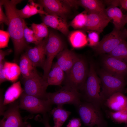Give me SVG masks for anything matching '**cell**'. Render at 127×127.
<instances>
[{"label":"cell","mask_w":127,"mask_h":127,"mask_svg":"<svg viewBox=\"0 0 127 127\" xmlns=\"http://www.w3.org/2000/svg\"><path fill=\"white\" fill-rule=\"evenodd\" d=\"M20 0H3L6 14L8 19V32L12 41L15 54L18 56L25 48L27 43L24 39V24L25 21L19 14L16 5Z\"/></svg>","instance_id":"1"},{"label":"cell","mask_w":127,"mask_h":127,"mask_svg":"<svg viewBox=\"0 0 127 127\" xmlns=\"http://www.w3.org/2000/svg\"><path fill=\"white\" fill-rule=\"evenodd\" d=\"M100 79L98 77L92 62L90 63L87 77L85 84L80 90L81 99L99 109L104 102L100 91Z\"/></svg>","instance_id":"2"},{"label":"cell","mask_w":127,"mask_h":127,"mask_svg":"<svg viewBox=\"0 0 127 127\" xmlns=\"http://www.w3.org/2000/svg\"><path fill=\"white\" fill-rule=\"evenodd\" d=\"M89 71L87 64L84 58L79 56L70 70L66 73L63 83L79 91L83 88Z\"/></svg>","instance_id":"3"},{"label":"cell","mask_w":127,"mask_h":127,"mask_svg":"<svg viewBox=\"0 0 127 127\" xmlns=\"http://www.w3.org/2000/svg\"><path fill=\"white\" fill-rule=\"evenodd\" d=\"M98 73L102 84L101 95L104 101L115 93L126 92L127 82L124 78L113 75L104 69L99 70Z\"/></svg>","instance_id":"4"},{"label":"cell","mask_w":127,"mask_h":127,"mask_svg":"<svg viewBox=\"0 0 127 127\" xmlns=\"http://www.w3.org/2000/svg\"><path fill=\"white\" fill-rule=\"evenodd\" d=\"M75 107L81 120L85 126L88 127H93L95 125L100 127L107 126V123L100 109L85 101H81Z\"/></svg>","instance_id":"5"},{"label":"cell","mask_w":127,"mask_h":127,"mask_svg":"<svg viewBox=\"0 0 127 127\" xmlns=\"http://www.w3.org/2000/svg\"><path fill=\"white\" fill-rule=\"evenodd\" d=\"M47 97L52 105L63 106L65 104H69L75 107L80 103L82 99L79 91L65 85L56 92L47 93Z\"/></svg>","instance_id":"6"},{"label":"cell","mask_w":127,"mask_h":127,"mask_svg":"<svg viewBox=\"0 0 127 127\" xmlns=\"http://www.w3.org/2000/svg\"><path fill=\"white\" fill-rule=\"evenodd\" d=\"M63 44L57 34L52 31L49 32L46 46V58L43 69L44 73L42 77L47 81L54 58L63 50Z\"/></svg>","instance_id":"7"},{"label":"cell","mask_w":127,"mask_h":127,"mask_svg":"<svg viewBox=\"0 0 127 127\" xmlns=\"http://www.w3.org/2000/svg\"><path fill=\"white\" fill-rule=\"evenodd\" d=\"M127 38V30L124 28L118 30L114 28L93 48L98 54H109Z\"/></svg>","instance_id":"8"},{"label":"cell","mask_w":127,"mask_h":127,"mask_svg":"<svg viewBox=\"0 0 127 127\" xmlns=\"http://www.w3.org/2000/svg\"><path fill=\"white\" fill-rule=\"evenodd\" d=\"M24 79V93L40 99L47 100L46 91L48 85L47 81L37 73Z\"/></svg>","instance_id":"9"},{"label":"cell","mask_w":127,"mask_h":127,"mask_svg":"<svg viewBox=\"0 0 127 127\" xmlns=\"http://www.w3.org/2000/svg\"><path fill=\"white\" fill-rule=\"evenodd\" d=\"M52 105L47 100L42 99L28 95L24 92L20 96L19 107L33 113L43 115L50 111Z\"/></svg>","instance_id":"10"},{"label":"cell","mask_w":127,"mask_h":127,"mask_svg":"<svg viewBox=\"0 0 127 127\" xmlns=\"http://www.w3.org/2000/svg\"><path fill=\"white\" fill-rule=\"evenodd\" d=\"M19 104L13 103L4 112L0 120V127H32L29 122L24 121L19 111Z\"/></svg>","instance_id":"11"},{"label":"cell","mask_w":127,"mask_h":127,"mask_svg":"<svg viewBox=\"0 0 127 127\" xmlns=\"http://www.w3.org/2000/svg\"><path fill=\"white\" fill-rule=\"evenodd\" d=\"M104 70L110 74L124 78L127 75V64L109 54L105 55L102 59Z\"/></svg>","instance_id":"12"},{"label":"cell","mask_w":127,"mask_h":127,"mask_svg":"<svg viewBox=\"0 0 127 127\" xmlns=\"http://www.w3.org/2000/svg\"><path fill=\"white\" fill-rule=\"evenodd\" d=\"M38 1L48 15L57 16L65 20L66 16L70 13V7L63 0H40Z\"/></svg>","instance_id":"13"},{"label":"cell","mask_w":127,"mask_h":127,"mask_svg":"<svg viewBox=\"0 0 127 127\" xmlns=\"http://www.w3.org/2000/svg\"><path fill=\"white\" fill-rule=\"evenodd\" d=\"M110 21L105 12L88 13L84 28L87 30L95 31L99 34L103 31Z\"/></svg>","instance_id":"14"},{"label":"cell","mask_w":127,"mask_h":127,"mask_svg":"<svg viewBox=\"0 0 127 127\" xmlns=\"http://www.w3.org/2000/svg\"><path fill=\"white\" fill-rule=\"evenodd\" d=\"M48 37L35 47L29 49L25 53L36 67L43 66L46 59V46Z\"/></svg>","instance_id":"15"},{"label":"cell","mask_w":127,"mask_h":127,"mask_svg":"<svg viewBox=\"0 0 127 127\" xmlns=\"http://www.w3.org/2000/svg\"><path fill=\"white\" fill-rule=\"evenodd\" d=\"M80 56L67 49L63 50L56 56L57 65L66 73L71 68Z\"/></svg>","instance_id":"16"},{"label":"cell","mask_w":127,"mask_h":127,"mask_svg":"<svg viewBox=\"0 0 127 127\" xmlns=\"http://www.w3.org/2000/svg\"><path fill=\"white\" fill-rule=\"evenodd\" d=\"M40 15L43 16V23L47 26L59 31L65 36L68 35V26L65 20L55 15Z\"/></svg>","instance_id":"17"},{"label":"cell","mask_w":127,"mask_h":127,"mask_svg":"<svg viewBox=\"0 0 127 127\" xmlns=\"http://www.w3.org/2000/svg\"><path fill=\"white\" fill-rule=\"evenodd\" d=\"M20 17L24 19L29 18L36 14L47 15L48 14L44 11L42 6L39 3H36L32 0H29L27 4L22 9H17Z\"/></svg>","instance_id":"18"},{"label":"cell","mask_w":127,"mask_h":127,"mask_svg":"<svg viewBox=\"0 0 127 127\" xmlns=\"http://www.w3.org/2000/svg\"><path fill=\"white\" fill-rule=\"evenodd\" d=\"M105 101L106 106L115 111L125 109L127 105V96L120 92L113 94Z\"/></svg>","instance_id":"19"},{"label":"cell","mask_w":127,"mask_h":127,"mask_svg":"<svg viewBox=\"0 0 127 127\" xmlns=\"http://www.w3.org/2000/svg\"><path fill=\"white\" fill-rule=\"evenodd\" d=\"M76 5L83 7L88 14L104 12L105 8L103 1L98 0H75Z\"/></svg>","instance_id":"20"},{"label":"cell","mask_w":127,"mask_h":127,"mask_svg":"<svg viewBox=\"0 0 127 127\" xmlns=\"http://www.w3.org/2000/svg\"><path fill=\"white\" fill-rule=\"evenodd\" d=\"M20 81L14 83L5 92L3 101L5 105L11 103L21 95L23 92Z\"/></svg>","instance_id":"21"},{"label":"cell","mask_w":127,"mask_h":127,"mask_svg":"<svg viewBox=\"0 0 127 127\" xmlns=\"http://www.w3.org/2000/svg\"><path fill=\"white\" fill-rule=\"evenodd\" d=\"M64 78V71L56 63L53 64L47 79L48 86L60 85L63 83Z\"/></svg>","instance_id":"22"},{"label":"cell","mask_w":127,"mask_h":127,"mask_svg":"<svg viewBox=\"0 0 127 127\" xmlns=\"http://www.w3.org/2000/svg\"><path fill=\"white\" fill-rule=\"evenodd\" d=\"M19 67L24 79L27 78L37 73L36 67L27 56L23 54L20 59Z\"/></svg>","instance_id":"23"},{"label":"cell","mask_w":127,"mask_h":127,"mask_svg":"<svg viewBox=\"0 0 127 127\" xmlns=\"http://www.w3.org/2000/svg\"><path fill=\"white\" fill-rule=\"evenodd\" d=\"M71 112L64 108L63 105L57 106L51 111L54 123V127H62Z\"/></svg>","instance_id":"24"},{"label":"cell","mask_w":127,"mask_h":127,"mask_svg":"<svg viewBox=\"0 0 127 127\" xmlns=\"http://www.w3.org/2000/svg\"><path fill=\"white\" fill-rule=\"evenodd\" d=\"M4 69L7 80L12 82L17 79L21 73L19 66L14 63L5 61Z\"/></svg>","instance_id":"25"},{"label":"cell","mask_w":127,"mask_h":127,"mask_svg":"<svg viewBox=\"0 0 127 127\" xmlns=\"http://www.w3.org/2000/svg\"><path fill=\"white\" fill-rule=\"evenodd\" d=\"M69 39L72 46L76 48L84 47L88 42L86 35L82 31L78 30L71 33L69 36Z\"/></svg>","instance_id":"26"},{"label":"cell","mask_w":127,"mask_h":127,"mask_svg":"<svg viewBox=\"0 0 127 127\" xmlns=\"http://www.w3.org/2000/svg\"><path fill=\"white\" fill-rule=\"evenodd\" d=\"M111 56L127 63V42L124 40L109 53Z\"/></svg>","instance_id":"27"},{"label":"cell","mask_w":127,"mask_h":127,"mask_svg":"<svg viewBox=\"0 0 127 127\" xmlns=\"http://www.w3.org/2000/svg\"><path fill=\"white\" fill-rule=\"evenodd\" d=\"M114 9L115 14L112 20L114 28L118 30L122 29L127 23V15L124 14L117 7L115 6Z\"/></svg>","instance_id":"28"},{"label":"cell","mask_w":127,"mask_h":127,"mask_svg":"<svg viewBox=\"0 0 127 127\" xmlns=\"http://www.w3.org/2000/svg\"><path fill=\"white\" fill-rule=\"evenodd\" d=\"M31 27L40 41L48 37L49 33L48 29L47 26L43 22L39 24L33 23Z\"/></svg>","instance_id":"29"},{"label":"cell","mask_w":127,"mask_h":127,"mask_svg":"<svg viewBox=\"0 0 127 127\" xmlns=\"http://www.w3.org/2000/svg\"><path fill=\"white\" fill-rule=\"evenodd\" d=\"M87 13L85 11L77 15L71 22L70 25L75 29L84 28L86 23Z\"/></svg>","instance_id":"30"},{"label":"cell","mask_w":127,"mask_h":127,"mask_svg":"<svg viewBox=\"0 0 127 127\" xmlns=\"http://www.w3.org/2000/svg\"><path fill=\"white\" fill-rule=\"evenodd\" d=\"M23 34L24 39L27 44L33 43L36 45L41 42L37 38L33 30L27 26L25 21L24 24Z\"/></svg>","instance_id":"31"},{"label":"cell","mask_w":127,"mask_h":127,"mask_svg":"<svg viewBox=\"0 0 127 127\" xmlns=\"http://www.w3.org/2000/svg\"><path fill=\"white\" fill-rule=\"evenodd\" d=\"M109 113L111 118L115 122L119 123H127V111L125 109Z\"/></svg>","instance_id":"32"},{"label":"cell","mask_w":127,"mask_h":127,"mask_svg":"<svg viewBox=\"0 0 127 127\" xmlns=\"http://www.w3.org/2000/svg\"><path fill=\"white\" fill-rule=\"evenodd\" d=\"M99 34L96 32L92 31L89 32L87 39L88 45L92 48L96 46L99 41Z\"/></svg>","instance_id":"33"},{"label":"cell","mask_w":127,"mask_h":127,"mask_svg":"<svg viewBox=\"0 0 127 127\" xmlns=\"http://www.w3.org/2000/svg\"><path fill=\"white\" fill-rule=\"evenodd\" d=\"M10 36L8 31L0 30V48L8 47Z\"/></svg>","instance_id":"34"},{"label":"cell","mask_w":127,"mask_h":127,"mask_svg":"<svg viewBox=\"0 0 127 127\" xmlns=\"http://www.w3.org/2000/svg\"><path fill=\"white\" fill-rule=\"evenodd\" d=\"M3 3L2 0L0 1V23H4L8 25V20L6 14L4 13L2 9V5Z\"/></svg>","instance_id":"35"},{"label":"cell","mask_w":127,"mask_h":127,"mask_svg":"<svg viewBox=\"0 0 127 127\" xmlns=\"http://www.w3.org/2000/svg\"><path fill=\"white\" fill-rule=\"evenodd\" d=\"M81 125L80 119L74 118L70 120L66 127H81Z\"/></svg>","instance_id":"36"},{"label":"cell","mask_w":127,"mask_h":127,"mask_svg":"<svg viewBox=\"0 0 127 127\" xmlns=\"http://www.w3.org/2000/svg\"><path fill=\"white\" fill-rule=\"evenodd\" d=\"M115 6H109L105 10V14L110 21L113 20L115 15Z\"/></svg>","instance_id":"37"},{"label":"cell","mask_w":127,"mask_h":127,"mask_svg":"<svg viewBox=\"0 0 127 127\" xmlns=\"http://www.w3.org/2000/svg\"><path fill=\"white\" fill-rule=\"evenodd\" d=\"M4 60L0 63V83L1 84L3 82L7 80L5 75L4 66L5 61Z\"/></svg>","instance_id":"38"},{"label":"cell","mask_w":127,"mask_h":127,"mask_svg":"<svg viewBox=\"0 0 127 127\" xmlns=\"http://www.w3.org/2000/svg\"><path fill=\"white\" fill-rule=\"evenodd\" d=\"M12 50L9 49L5 50H0V63L4 60L5 56L10 54L12 52Z\"/></svg>","instance_id":"39"},{"label":"cell","mask_w":127,"mask_h":127,"mask_svg":"<svg viewBox=\"0 0 127 127\" xmlns=\"http://www.w3.org/2000/svg\"><path fill=\"white\" fill-rule=\"evenodd\" d=\"M105 3L112 6L117 7L120 5L119 0H105L104 1Z\"/></svg>","instance_id":"40"},{"label":"cell","mask_w":127,"mask_h":127,"mask_svg":"<svg viewBox=\"0 0 127 127\" xmlns=\"http://www.w3.org/2000/svg\"><path fill=\"white\" fill-rule=\"evenodd\" d=\"M41 121L44 124L45 127H51L49 124V118L47 114L43 115V118Z\"/></svg>","instance_id":"41"},{"label":"cell","mask_w":127,"mask_h":127,"mask_svg":"<svg viewBox=\"0 0 127 127\" xmlns=\"http://www.w3.org/2000/svg\"><path fill=\"white\" fill-rule=\"evenodd\" d=\"M120 5L123 8L127 10V0H120Z\"/></svg>","instance_id":"42"},{"label":"cell","mask_w":127,"mask_h":127,"mask_svg":"<svg viewBox=\"0 0 127 127\" xmlns=\"http://www.w3.org/2000/svg\"><path fill=\"white\" fill-rule=\"evenodd\" d=\"M124 127H127V123L125 124Z\"/></svg>","instance_id":"43"},{"label":"cell","mask_w":127,"mask_h":127,"mask_svg":"<svg viewBox=\"0 0 127 127\" xmlns=\"http://www.w3.org/2000/svg\"><path fill=\"white\" fill-rule=\"evenodd\" d=\"M125 109L127 111V105L125 108Z\"/></svg>","instance_id":"44"},{"label":"cell","mask_w":127,"mask_h":127,"mask_svg":"<svg viewBox=\"0 0 127 127\" xmlns=\"http://www.w3.org/2000/svg\"><path fill=\"white\" fill-rule=\"evenodd\" d=\"M97 127H100L99 126H97Z\"/></svg>","instance_id":"45"}]
</instances>
